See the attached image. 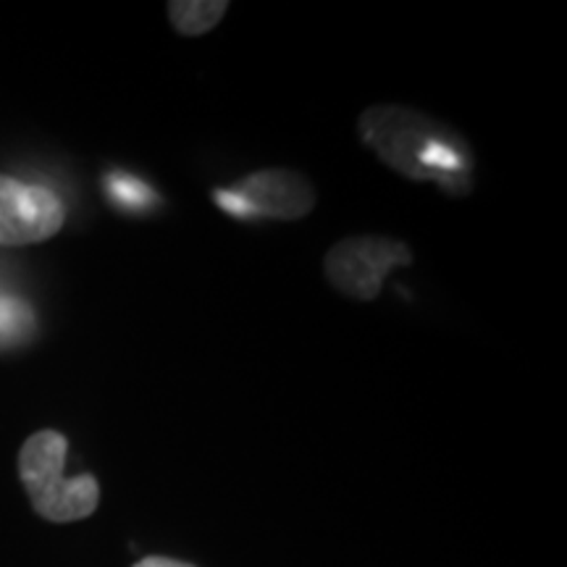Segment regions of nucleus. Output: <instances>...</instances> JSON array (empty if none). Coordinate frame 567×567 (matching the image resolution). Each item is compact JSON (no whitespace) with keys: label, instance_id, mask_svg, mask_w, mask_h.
Here are the masks:
<instances>
[{"label":"nucleus","instance_id":"0eeeda50","mask_svg":"<svg viewBox=\"0 0 567 567\" xmlns=\"http://www.w3.org/2000/svg\"><path fill=\"white\" fill-rule=\"evenodd\" d=\"M27 323H30V310L24 305L0 297V342L24 331Z\"/></svg>","mask_w":567,"mask_h":567},{"label":"nucleus","instance_id":"39448f33","mask_svg":"<svg viewBox=\"0 0 567 567\" xmlns=\"http://www.w3.org/2000/svg\"><path fill=\"white\" fill-rule=\"evenodd\" d=\"M63 221L66 208L53 189L0 174V247L45 243Z\"/></svg>","mask_w":567,"mask_h":567},{"label":"nucleus","instance_id":"20e7f679","mask_svg":"<svg viewBox=\"0 0 567 567\" xmlns=\"http://www.w3.org/2000/svg\"><path fill=\"white\" fill-rule=\"evenodd\" d=\"M318 203L310 179L292 168H264L237 182L231 193L218 195V205L237 216H264L271 221H300Z\"/></svg>","mask_w":567,"mask_h":567},{"label":"nucleus","instance_id":"423d86ee","mask_svg":"<svg viewBox=\"0 0 567 567\" xmlns=\"http://www.w3.org/2000/svg\"><path fill=\"white\" fill-rule=\"evenodd\" d=\"M166 9L168 21L182 38H203L221 24L229 3L226 0H172Z\"/></svg>","mask_w":567,"mask_h":567},{"label":"nucleus","instance_id":"6e6552de","mask_svg":"<svg viewBox=\"0 0 567 567\" xmlns=\"http://www.w3.org/2000/svg\"><path fill=\"white\" fill-rule=\"evenodd\" d=\"M134 567H195V565L182 563V559H174V557H145Z\"/></svg>","mask_w":567,"mask_h":567},{"label":"nucleus","instance_id":"7ed1b4c3","mask_svg":"<svg viewBox=\"0 0 567 567\" xmlns=\"http://www.w3.org/2000/svg\"><path fill=\"white\" fill-rule=\"evenodd\" d=\"M413 266V250L402 239L360 234L347 237L326 252L323 276L339 295L358 302H373L389 274Z\"/></svg>","mask_w":567,"mask_h":567},{"label":"nucleus","instance_id":"f257e3e1","mask_svg":"<svg viewBox=\"0 0 567 567\" xmlns=\"http://www.w3.org/2000/svg\"><path fill=\"white\" fill-rule=\"evenodd\" d=\"M358 132L375 158L410 182H434L446 195L473 189V147L429 113L408 105H371L360 113Z\"/></svg>","mask_w":567,"mask_h":567},{"label":"nucleus","instance_id":"f03ea898","mask_svg":"<svg viewBox=\"0 0 567 567\" xmlns=\"http://www.w3.org/2000/svg\"><path fill=\"white\" fill-rule=\"evenodd\" d=\"M69 442L61 431L42 429L21 444L19 478L34 513L51 523L84 520L101 505V486L90 473L66 478Z\"/></svg>","mask_w":567,"mask_h":567}]
</instances>
